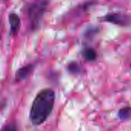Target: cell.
<instances>
[{"mask_svg": "<svg viewBox=\"0 0 131 131\" xmlns=\"http://www.w3.org/2000/svg\"><path fill=\"white\" fill-rule=\"evenodd\" d=\"M34 66L32 64H28L26 66H24L23 67L18 70V71L16 73V80L17 81H21L23 80H25L33 70Z\"/></svg>", "mask_w": 131, "mask_h": 131, "instance_id": "cell-4", "label": "cell"}, {"mask_svg": "<svg viewBox=\"0 0 131 131\" xmlns=\"http://www.w3.org/2000/svg\"><path fill=\"white\" fill-rule=\"evenodd\" d=\"M1 131H17L16 129V125L14 123H9L8 125H6L5 127H3V129Z\"/></svg>", "mask_w": 131, "mask_h": 131, "instance_id": "cell-9", "label": "cell"}, {"mask_svg": "<svg viewBox=\"0 0 131 131\" xmlns=\"http://www.w3.org/2000/svg\"><path fill=\"white\" fill-rule=\"evenodd\" d=\"M104 20L121 26H126L131 23V18L127 15L121 13L108 14L104 17Z\"/></svg>", "mask_w": 131, "mask_h": 131, "instance_id": "cell-3", "label": "cell"}, {"mask_svg": "<svg viewBox=\"0 0 131 131\" xmlns=\"http://www.w3.org/2000/svg\"><path fill=\"white\" fill-rule=\"evenodd\" d=\"M83 57L85 58V59H86L87 61H90V62L96 60V56H97L96 51L92 48L85 49L83 52Z\"/></svg>", "mask_w": 131, "mask_h": 131, "instance_id": "cell-7", "label": "cell"}, {"mask_svg": "<svg viewBox=\"0 0 131 131\" xmlns=\"http://www.w3.org/2000/svg\"><path fill=\"white\" fill-rule=\"evenodd\" d=\"M10 29L13 34H16L20 28V19L16 13H11L9 16Z\"/></svg>", "mask_w": 131, "mask_h": 131, "instance_id": "cell-5", "label": "cell"}, {"mask_svg": "<svg viewBox=\"0 0 131 131\" xmlns=\"http://www.w3.org/2000/svg\"><path fill=\"white\" fill-rule=\"evenodd\" d=\"M118 116L121 120H128L131 118V107L126 106L119 110Z\"/></svg>", "mask_w": 131, "mask_h": 131, "instance_id": "cell-6", "label": "cell"}, {"mask_svg": "<svg viewBox=\"0 0 131 131\" xmlns=\"http://www.w3.org/2000/svg\"><path fill=\"white\" fill-rule=\"evenodd\" d=\"M55 99L52 89L42 90L36 95L29 112V119L34 126H39L47 119L53 110Z\"/></svg>", "mask_w": 131, "mask_h": 131, "instance_id": "cell-1", "label": "cell"}, {"mask_svg": "<svg viewBox=\"0 0 131 131\" xmlns=\"http://www.w3.org/2000/svg\"><path fill=\"white\" fill-rule=\"evenodd\" d=\"M46 8V5L44 2L40 3H36L30 7L29 11V15L31 21L32 22L33 26H36L39 24V22L41 20Z\"/></svg>", "mask_w": 131, "mask_h": 131, "instance_id": "cell-2", "label": "cell"}, {"mask_svg": "<svg viewBox=\"0 0 131 131\" xmlns=\"http://www.w3.org/2000/svg\"><path fill=\"white\" fill-rule=\"evenodd\" d=\"M68 70L71 73H78L80 72V67L77 62H72L68 66Z\"/></svg>", "mask_w": 131, "mask_h": 131, "instance_id": "cell-8", "label": "cell"}]
</instances>
